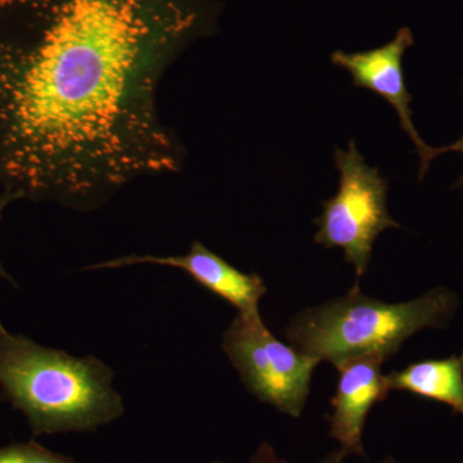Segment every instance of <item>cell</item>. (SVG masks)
Returning a JSON list of instances; mask_svg holds the SVG:
<instances>
[{
  "instance_id": "12",
  "label": "cell",
  "mask_w": 463,
  "mask_h": 463,
  "mask_svg": "<svg viewBox=\"0 0 463 463\" xmlns=\"http://www.w3.org/2000/svg\"><path fill=\"white\" fill-rule=\"evenodd\" d=\"M16 201H18L16 196H14L12 194H8V192L2 191V194H0V221H2L3 213H5V207L11 205L12 203H16ZM0 277H2L3 279H7V281L11 282L12 285L17 286L14 279H12L11 274L5 269V267H3L2 264H0Z\"/></svg>"
},
{
  "instance_id": "7",
  "label": "cell",
  "mask_w": 463,
  "mask_h": 463,
  "mask_svg": "<svg viewBox=\"0 0 463 463\" xmlns=\"http://www.w3.org/2000/svg\"><path fill=\"white\" fill-rule=\"evenodd\" d=\"M383 354H365L335 364L339 380L331 399L330 437L347 456L365 457L364 431L368 413L389 397L390 390Z\"/></svg>"
},
{
  "instance_id": "10",
  "label": "cell",
  "mask_w": 463,
  "mask_h": 463,
  "mask_svg": "<svg viewBox=\"0 0 463 463\" xmlns=\"http://www.w3.org/2000/svg\"><path fill=\"white\" fill-rule=\"evenodd\" d=\"M0 463H79L72 457L52 452L35 443L11 444V446L0 448Z\"/></svg>"
},
{
  "instance_id": "1",
  "label": "cell",
  "mask_w": 463,
  "mask_h": 463,
  "mask_svg": "<svg viewBox=\"0 0 463 463\" xmlns=\"http://www.w3.org/2000/svg\"><path fill=\"white\" fill-rule=\"evenodd\" d=\"M218 0H0V187L94 212L182 172L161 81L218 27Z\"/></svg>"
},
{
  "instance_id": "11",
  "label": "cell",
  "mask_w": 463,
  "mask_h": 463,
  "mask_svg": "<svg viewBox=\"0 0 463 463\" xmlns=\"http://www.w3.org/2000/svg\"><path fill=\"white\" fill-rule=\"evenodd\" d=\"M250 463H288L286 459L277 455L270 443L264 441L259 446L257 452L252 455Z\"/></svg>"
},
{
  "instance_id": "4",
  "label": "cell",
  "mask_w": 463,
  "mask_h": 463,
  "mask_svg": "<svg viewBox=\"0 0 463 463\" xmlns=\"http://www.w3.org/2000/svg\"><path fill=\"white\" fill-rule=\"evenodd\" d=\"M334 158L340 173L339 191L322 203V214L315 221V241L325 249L343 250L359 281L370 267L377 237L383 231L403 227L390 215L388 181L379 167L365 163L354 141L349 142L346 151L336 148Z\"/></svg>"
},
{
  "instance_id": "8",
  "label": "cell",
  "mask_w": 463,
  "mask_h": 463,
  "mask_svg": "<svg viewBox=\"0 0 463 463\" xmlns=\"http://www.w3.org/2000/svg\"><path fill=\"white\" fill-rule=\"evenodd\" d=\"M137 264H155L181 269L207 291L213 292L239 309L240 315L260 313L259 304L268 291L260 276L241 272L223 258L207 249L200 241H194L191 243L187 254L169 257L128 255L105 263L91 265L87 269H118Z\"/></svg>"
},
{
  "instance_id": "13",
  "label": "cell",
  "mask_w": 463,
  "mask_h": 463,
  "mask_svg": "<svg viewBox=\"0 0 463 463\" xmlns=\"http://www.w3.org/2000/svg\"><path fill=\"white\" fill-rule=\"evenodd\" d=\"M346 456L343 449L332 450L327 456L323 457L318 463H344Z\"/></svg>"
},
{
  "instance_id": "9",
  "label": "cell",
  "mask_w": 463,
  "mask_h": 463,
  "mask_svg": "<svg viewBox=\"0 0 463 463\" xmlns=\"http://www.w3.org/2000/svg\"><path fill=\"white\" fill-rule=\"evenodd\" d=\"M392 392H404L438 402L463 416V352L441 359H425L386 374Z\"/></svg>"
},
{
  "instance_id": "3",
  "label": "cell",
  "mask_w": 463,
  "mask_h": 463,
  "mask_svg": "<svg viewBox=\"0 0 463 463\" xmlns=\"http://www.w3.org/2000/svg\"><path fill=\"white\" fill-rule=\"evenodd\" d=\"M458 304L446 288L404 303H385L364 295L356 279L344 297L295 316L285 336L292 346L332 365L374 353L389 359L417 332L447 328Z\"/></svg>"
},
{
  "instance_id": "5",
  "label": "cell",
  "mask_w": 463,
  "mask_h": 463,
  "mask_svg": "<svg viewBox=\"0 0 463 463\" xmlns=\"http://www.w3.org/2000/svg\"><path fill=\"white\" fill-rule=\"evenodd\" d=\"M223 350L255 398L289 417H301L318 359L277 339L260 313H239L224 332Z\"/></svg>"
},
{
  "instance_id": "15",
  "label": "cell",
  "mask_w": 463,
  "mask_h": 463,
  "mask_svg": "<svg viewBox=\"0 0 463 463\" xmlns=\"http://www.w3.org/2000/svg\"><path fill=\"white\" fill-rule=\"evenodd\" d=\"M367 463H401L398 462L394 457H386V458L381 459L379 462H367Z\"/></svg>"
},
{
  "instance_id": "14",
  "label": "cell",
  "mask_w": 463,
  "mask_h": 463,
  "mask_svg": "<svg viewBox=\"0 0 463 463\" xmlns=\"http://www.w3.org/2000/svg\"><path fill=\"white\" fill-rule=\"evenodd\" d=\"M450 148H452V151L459 152V154H461L463 157V134L461 138L458 139V141H456L455 143H452V145H450ZM453 187L461 188V190H463V172L461 174V176H459V178L457 179V182L455 183V185H453Z\"/></svg>"
},
{
  "instance_id": "16",
  "label": "cell",
  "mask_w": 463,
  "mask_h": 463,
  "mask_svg": "<svg viewBox=\"0 0 463 463\" xmlns=\"http://www.w3.org/2000/svg\"><path fill=\"white\" fill-rule=\"evenodd\" d=\"M210 463H225L223 461H213V462H210Z\"/></svg>"
},
{
  "instance_id": "2",
  "label": "cell",
  "mask_w": 463,
  "mask_h": 463,
  "mask_svg": "<svg viewBox=\"0 0 463 463\" xmlns=\"http://www.w3.org/2000/svg\"><path fill=\"white\" fill-rule=\"evenodd\" d=\"M2 399L25 414L33 437L94 431L125 412L114 371L5 330L0 322Z\"/></svg>"
},
{
  "instance_id": "6",
  "label": "cell",
  "mask_w": 463,
  "mask_h": 463,
  "mask_svg": "<svg viewBox=\"0 0 463 463\" xmlns=\"http://www.w3.org/2000/svg\"><path fill=\"white\" fill-rule=\"evenodd\" d=\"M414 44V36L410 27H401L394 39L383 47L355 53L336 51L331 61L343 67L353 79L356 88H365L386 100L395 109L403 132L410 137L417 155L420 156V182L423 181L432 161L440 155L452 152L450 145L431 147L423 141L413 123V109H411L412 96L405 85L403 57L405 52Z\"/></svg>"
}]
</instances>
